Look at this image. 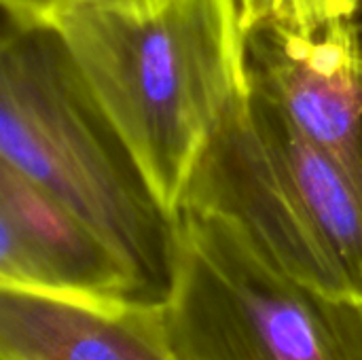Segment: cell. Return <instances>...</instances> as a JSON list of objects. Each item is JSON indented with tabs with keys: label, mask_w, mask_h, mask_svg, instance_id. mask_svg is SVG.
Instances as JSON below:
<instances>
[{
	"label": "cell",
	"mask_w": 362,
	"mask_h": 360,
	"mask_svg": "<svg viewBox=\"0 0 362 360\" xmlns=\"http://www.w3.org/2000/svg\"><path fill=\"white\" fill-rule=\"evenodd\" d=\"M0 161L89 227L127 267L144 306L168 303L178 267V219L157 199L49 23L4 19Z\"/></svg>",
	"instance_id": "cell-1"
},
{
	"label": "cell",
	"mask_w": 362,
	"mask_h": 360,
	"mask_svg": "<svg viewBox=\"0 0 362 360\" xmlns=\"http://www.w3.org/2000/svg\"><path fill=\"white\" fill-rule=\"evenodd\" d=\"M49 25L178 219L204 151L248 91L240 0H170L153 13L78 6Z\"/></svg>",
	"instance_id": "cell-2"
},
{
	"label": "cell",
	"mask_w": 362,
	"mask_h": 360,
	"mask_svg": "<svg viewBox=\"0 0 362 360\" xmlns=\"http://www.w3.org/2000/svg\"><path fill=\"white\" fill-rule=\"evenodd\" d=\"M182 206L235 223L293 280L362 303V182L259 93L231 104Z\"/></svg>",
	"instance_id": "cell-3"
},
{
	"label": "cell",
	"mask_w": 362,
	"mask_h": 360,
	"mask_svg": "<svg viewBox=\"0 0 362 360\" xmlns=\"http://www.w3.org/2000/svg\"><path fill=\"white\" fill-rule=\"evenodd\" d=\"M163 325L178 360H362V303L272 265L229 219L182 206Z\"/></svg>",
	"instance_id": "cell-4"
},
{
	"label": "cell",
	"mask_w": 362,
	"mask_h": 360,
	"mask_svg": "<svg viewBox=\"0 0 362 360\" xmlns=\"http://www.w3.org/2000/svg\"><path fill=\"white\" fill-rule=\"evenodd\" d=\"M242 25L248 89L362 182V57L350 17L314 30L274 17Z\"/></svg>",
	"instance_id": "cell-5"
},
{
	"label": "cell",
	"mask_w": 362,
	"mask_h": 360,
	"mask_svg": "<svg viewBox=\"0 0 362 360\" xmlns=\"http://www.w3.org/2000/svg\"><path fill=\"white\" fill-rule=\"evenodd\" d=\"M0 286L91 303L144 306L136 280L117 255L72 212L4 161H0Z\"/></svg>",
	"instance_id": "cell-6"
},
{
	"label": "cell",
	"mask_w": 362,
	"mask_h": 360,
	"mask_svg": "<svg viewBox=\"0 0 362 360\" xmlns=\"http://www.w3.org/2000/svg\"><path fill=\"white\" fill-rule=\"evenodd\" d=\"M2 360H178L163 308L91 303L0 286Z\"/></svg>",
	"instance_id": "cell-7"
},
{
	"label": "cell",
	"mask_w": 362,
	"mask_h": 360,
	"mask_svg": "<svg viewBox=\"0 0 362 360\" xmlns=\"http://www.w3.org/2000/svg\"><path fill=\"white\" fill-rule=\"evenodd\" d=\"M242 23L255 17H274L295 28L314 30L335 19H348L356 0H240Z\"/></svg>",
	"instance_id": "cell-8"
},
{
	"label": "cell",
	"mask_w": 362,
	"mask_h": 360,
	"mask_svg": "<svg viewBox=\"0 0 362 360\" xmlns=\"http://www.w3.org/2000/svg\"><path fill=\"white\" fill-rule=\"evenodd\" d=\"M170 0H2L4 15L23 23H49L57 13L78 6L153 13Z\"/></svg>",
	"instance_id": "cell-9"
},
{
	"label": "cell",
	"mask_w": 362,
	"mask_h": 360,
	"mask_svg": "<svg viewBox=\"0 0 362 360\" xmlns=\"http://www.w3.org/2000/svg\"><path fill=\"white\" fill-rule=\"evenodd\" d=\"M350 23H352V32H354V38H356V47H358V53L362 57V0H356V6H354V13L350 17Z\"/></svg>",
	"instance_id": "cell-10"
}]
</instances>
